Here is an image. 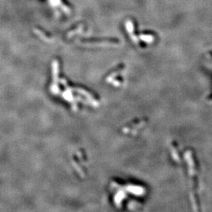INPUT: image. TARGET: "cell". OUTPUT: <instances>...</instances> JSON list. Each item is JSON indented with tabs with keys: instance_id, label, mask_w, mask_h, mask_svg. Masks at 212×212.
Masks as SVG:
<instances>
[{
	"instance_id": "cell-1",
	"label": "cell",
	"mask_w": 212,
	"mask_h": 212,
	"mask_svg": "<svg viewBox=\"0 0 212 212\" xmlns=\"http://www.w3.org/2000/svg\"><path fill=\"white\" fill-rule=\"evenodd\" d=\"M50 4H51L52 6H59V5L61 4L60 0H50Z\"/></svg>"
}]
</instances>
